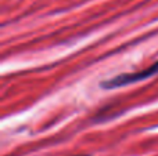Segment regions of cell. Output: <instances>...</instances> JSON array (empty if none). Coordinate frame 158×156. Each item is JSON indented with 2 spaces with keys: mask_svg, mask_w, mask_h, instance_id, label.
Listing matches in <instances>:
<instances>
[{
  "mask_svg": "<svg viewBox=\"0 0 158 156\" xmlns=\"http://www.w3.org/2000/svg\"><path fill=\"white\" fill-rule=\"evenodd\" d=\"M156 73H158V61L156 64H153L151 66H148L147 69H144V71L135 72V73L133 72H132V73H122V75H118V76L112 77V79H110V80H106V82L101 83V87L107 88V90H108V88H118V87H122V86L132 84V83L144 80Z\"/></svg>",
  "mask_w": 158,
  "mask_h": 156,
  "instance_id": "1",
  "label": "cell"
}]
</instances>
